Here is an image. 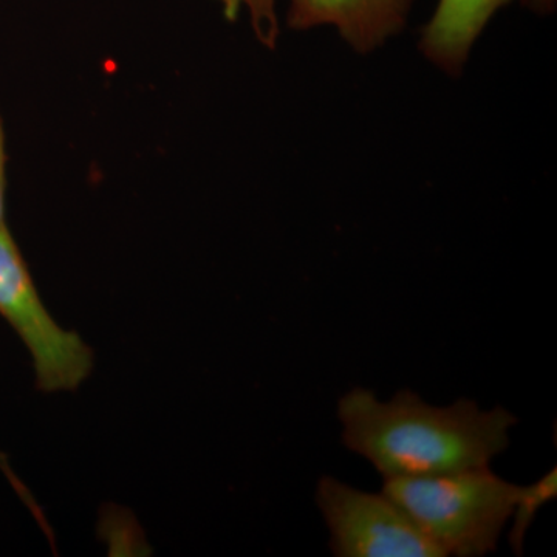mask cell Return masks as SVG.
I'll return each mask as SVG.
<instances>
[{
    "label": "cell",
    "mask_w": 557,
    "mask_h": 557,
    "mask_svg": "<svg viewBox=\"0 0 557 557\" xmlns=\"http://www.w3.org/2000/svg\"><path fill=\"white\" fill-rule=\"evenodd\" d=\"M0 317L27 347L40 392H73L89 379L94 351L44 306L9 225L0 228Z\"/></svg>",
    "instance_id": "obj_3"
},
{
    "label": "cell",
    "mask_w": 557,
    "mask_h": 557,
    "mask_svg": "<svg viewBox=\"0 0 557 557\" xmlns=\"http://www.w3.org/2000/svg\"><path fill=\"white\" fill-rule=\"evenodd\" d=\"M343 442L384 479L426 478L490 467L509 446L518 418L505 408L482 410L458 399L429 405L409 388L381 401L368 388H351L338 403Z\"/></svg>",
    "instance_id": "obj_1"
},
{
    "label": "cell",
    "mask_w": 557,
    "mask_h": 557,
    "mask_svg": "<svg viewBox=\"0 0 557 557\" xmlns=\"http://www.w3.org/2000/svg\"><path fill=\"white\" fill-rule=\"evenodd\" d=\"M317 505L335 556L445 557L384 493H366L327 475L319 480Z\"/></svg>",
    "instance_id": "obj_4"
},
{
    "label": "cell",
    "mask_w": 557,
    "mask_h": 557,
    "mask_svg": "<svg viewBox=\"0 0 557 557\" xmlns=\"http://www.w3.org/2000/svg\"><path fill=\"white\" fill-rule=\"evenodd\" d=\"M515 0H438L437 9L423 28L420 49L446 72L463 67L472 44L497 10ZM523 5L549 13L556 0H519Z\"/></svg>",
    "instance_id": "obj_6"
},
{
    "label": "cell",
    "mask_w": 557,
    "mask_h": 557,
    "mask_svg": "<svg viewBox=\"0 0 557 557\" xmlns=\"http://www.w3.org/2000/svg\"><path fill=\"white\" fill-rule=\"evenodd\" d=\"M413 0H289L288 25L309 30L333 25L359 53H369L401 30Z\"/></svg>",
    "instance_id": "obj_5"
},
{
    "label": "cell",
    "mask_w": 557,
    "mask_h": 557,
    "mask_svg": "<svg viewBox=\"0 0 557 557\" xmlns=\"http://www.w3.org/2000/svg\"><path fill=\"white\" fill-rule=\"evenodd\" d=\"M519 491V485L498 478L490 467L384 479L383 486V493L405 509L445 557L493 553L511 519Z\"/></svg>",
    "instance_id": "obj_2"
},
{
    "label": "cell",
    "mask_w": 557,
    "mask_h": 557,
    "mask_svg": "<svg viewBox=\"0 0 557 557\" xmlns=\"http://www.w3.org/2000/svg\"><path fill=\"white\" fill-rule=\"evenodd\" d=\"M557 496V468H553L533 485L520 486L519 496L512 509V525L508 542L515 555H522L528 530L533 525L537 512Z\"/></svg>",
    "instance_id": "obj_7"
},
{
    "label": "cell",
    "mask_w": 557,
    "mask_h": 557,
    "mask_svg": "<svg viewBox=\"0 0 557 557\" xmlns=\"http://www.w3.org/2000/svg\"><path fill=\"white\" fill-rule=\"evenodd\" d=\"M7 226V149L5 129L0 116V228Z\"/></svg>",
    "instance_id": "obj_9"
},
{
    "label": "cell",
    "mask_w": 557,
    "mask_h": 557,
    "mask_svg": "<svg viewBox=\"0 0 557 557\" xmlns=\"http://www.w3.org/2000/svg\"><path fill=\"white\" fill-rule=\"evenodd\" d=\"M277 0H247V9L251 16L252 30L263 46L273 49L278 36L276 16Z\"/></svg>",
    "instance_id": "obj_8"
},
{
    "label": "cell",
    "mask_w": 557,
    "mask_h": 557,
    "mask_svg": "<svg viewBox=\"0 0 557 557\" xmlns=\"http://www.w3.org/2000/svg\"><path fill=\"white\" fill-rule=\"evenodd\" d=\"M219 2L222 3L223 14L228 21H236L242 7L247 5V0H219Z\"/></svg>",
    "instance_id": "obj_10"
}]
</instances>
